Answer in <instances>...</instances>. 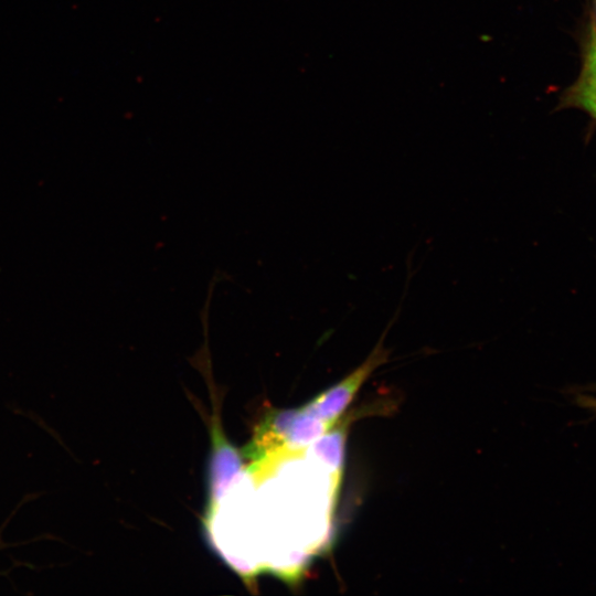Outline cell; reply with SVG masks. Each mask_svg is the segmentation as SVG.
Returning a JSON list of instances; mask_svg holds the SVG:
<instances>
[{
  "label": "cell",
  "mask_w": 596,
  "mask_h": 596,
  "mask_svg": "<svg viewBox=\"0 0 596 596\" xmlns=\"http://www.w3.org/2000/svg\"><path fill=\"white\" fill-rule=\"evenodd\" d=\"M211 439L207 518L217 512L224 496L237 481L242 470L240 454L226 439L217 417L213 419L211 426Z\"/></svg>",
  "instance_id": "7a4b0ae2"
},
{
  "label": "cell",
  "mask_w": 596,
  "mask_h": 596,
  "mask_svg": "<svg viewBox=\"0 0 596 596\" xmlns=\"http://www.w3.org/2000/svg\"><path fill=\"white\" fill-rule=\"evenodd\" d=\"M567 102L596 118V32L593 31L579 79L567 94Z\"/></svg>",
  "instance_id": "277c9868"
},
{
  "label": "cell",
  "mask_w": 596,
  "mask_h": 596,
  "mask_svg": "<svg viewBox=\"0 0 596 596\" xmlns=\"http://www.w3.org/2000/svg\"><path fill=\"white\" fill-rule=\"evenodd\" d=\"M572 402L579 408L593 413L596 416V384L576 386L567 390Z\"/></svg>",
  "instance_id": "5b68a950"
},
{
  "label": "cell",
  "mask_w": 596,
  "mask_h": 596,
  "mask_svg": "<svg viewBox=\"0 0 596 596\" xmlns=\"http://www.w3.org/2000/svg\"><path fill=\"white\" fill-rule=\"evenodd\" d=\"M392 322L393 320L390 321V324L384 330L370 354L358 368L304 405L308 412L328 423L330 426H334L336 422L351 404L363 383L380 365L389 361L390 351L384 347V338L387 334Z\"/></svg>",
  "instance_id": "6da1fadb"
},
{
  "label": "cell",
  "mask_w": 596,
  "mask_h": 596,
  "mask_svg": "<svg viewBox=\"0 0 596 596\" xmlns=\"http://www.w3.org/2000/svg\"><path fill=\"white\" fill-rule=\"evenodd\" d=\"M18 509H19V507H18ZM18 509H15V510L11 513V515L4 521V523H3V524L1 525V528H0V550H3V549H7V547L17 545V544L6 543V542L2 540V531L4 530L7 523L10 521L11 517L17 512Z\"/></svg>",
  "instance_id": "8992f818"
},
{
  "label": "cell",
  "mask_w": 596,
  "mask_h": 596,
  "mask_svg": "<svg viewBox=\"0 0 596 596\" xmlns=\"http://www.w3.org/2000/svg\"><path fill=\"white\" fill-rule=\"evenodd\" d=\"M348 423L327 432L309 446L308 455L340 482L344 462L345 429Z\"/></svg>",
  "instance_id": "3957f363"
}]
</instances>
